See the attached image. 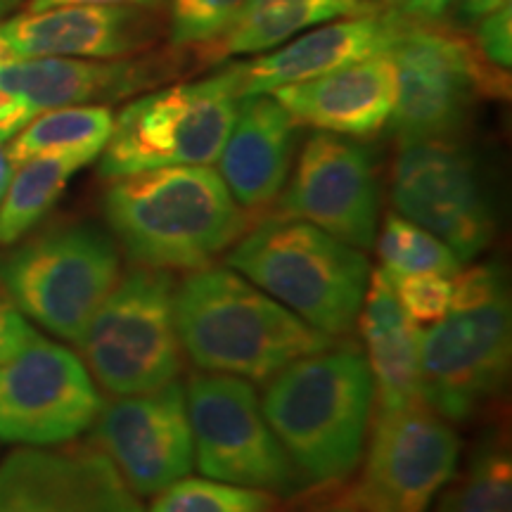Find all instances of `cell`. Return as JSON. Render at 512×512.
<instances>
[{
    "mask_svg": "<svg viewBox=\"0 0 512 512\" xmlns=\"http://www.w3.org/2000/svg\"><path fill=\"white\" fill-rule=\"evenodd\" d=\"M102 214L114 242L136 266L200 271L249 226L211 166H166L112 178Z\"/></svg>",
    "mask_w": 512,
    "mask_h": 512,
    "instance_id": "cell-1",
    "label": "cell"
},
{
    "mask_svg": "<svg viewBox=\"0 0 512 512\" xmlns=\"http://www.w3.org/2000/svg\"><path fill=\"white\" fill-rule=\"evenodd\" d=\"M261 413L306 486L332 489L361 463L375 408L366 356L332 344L266 380Z\"/></svg>",
    "mask_w": 512,
    "mask_h": 512,
    "instance_id": "cell-2",
    "label": "cell"
},
{
    "mask_svg": "<svg viewBox=\"0 0 512 512\" xmlns=\"http://www.w3.org/2000/svg\"><path fill=\"white\" fill-rule=\"evenodd\" d=\"M174 318L181 347L197 368L252 382L271 380L297 358L335 344L245 275L214 264L176 285Z\"/></svg>",
    "mask_w": 512,
    "mask_h": 512,
    "instance_id": "cell-3",
    "label": "cell"
},
{
    "mask_svg": "<svg viewBox=\"0 0 512 512\" xmlns=\"http://www.w3.org/2000/svg\"><path fill=\"white\" fill-rule=\"evenodd\" d=\"M512 358L508 278L486 261L453 278L446 316L420 330L422 401L451 425L477 418L503 394Z\"/></svg>",
    "mask_w": 512,
    "mask_h": 512,
    "instance_id": "cell-4",
    "label": "cell"
},
{
    "mask_svg": "<svg viewBox=\"0 0 512 512\" xmlns=\"http://www.w3.org/2000/svg\"><path fill=\"white\" fill-rule=\"evenodd\" d=\"M226 261L325 335L347 337L358 323L370 280L366 254L311 223L273 216L230 249Z\"/></svg>",
    "mask_w": 512,
    "mask_h": 512,
    "instance_id": "cell-5",
    "label": "cell"
},
{
    "mask_svg": "<svg viewBox=\"0 0 512 512\" xmlns=\"http://www.w3.org/2000/svg\"><path fill=\"white\" fill-rule=\"evenodd\" d=\"M121 278L117 242L93 223H64L0 254V287L19 313L79 342Z\"/></svg>",
    "mask_w": 512,
    "mask_h": 512,
    "instance_id": "cell-6",
    "label": "cell"
},
{
    "mask_svg": "<svg viewBox=\"0 0 512 512\" xmlns=\"http://www.w3.org/2000/svg\"><path fill=\"white\" fill-rule=\"evenodd\" d=\"M238 100L235 76L226 67L209 79L128 102L100 152V176L112 181L166 166H211L226 145Z\"/></svg>",
    "mask_w": 512,
    "mask_h": 512,
    "instance_id": "cell-7",
    "label": "cell"
},
{
    "mask_svg": "<svg viewBox=\"0 0 512 512\" xmlns=\"http://www.w3.org/2000/svg\"><path fill=\"white\" fill-rule=\"evenodd\" d=\"M176 283L169 271L136 266L121 275L76 344L105 392L133 396L174 382L181 339L174 318Z\"/></svg>",
    "mask_w": 512,
    "mask_h": 512,
    "instance_id": "cell-8",
    "label": "cell"
},
{
    "mask_svg": "<svg viewBox=\"0 0 512 512\" xmlns=\"http://www.w3.org/2000/svg\"><path fill=\"white\" fill-rule=\"evenodd\" d=\"M185 406L204 477L273 496L294 498L309 489L261 413L249 380L223 373H192Z\"/></svg>",
    "mask_w": 512,
    "mask_h": 512,
    "instance_id": "cell-9",
    "label": "cell"
},
{
    "mask_svg": "<svg viewBox=\"0 0 512 512\" xmlns=\"http://www.w3.org/2000/svg\"><path fill=\"white\" fill-rule=\"evenodd\" d=\"M361 475L344 508L430 512L460 463V437L425 401L377 411Z\"/></svg>",
    "mask_w": 512,
    "mask_h": 512,
    "instance_id": "cell-10",
    "label": "cell"
},
{
    "mask_svg": "<svg viewBox=\"0 0 512 512\" xmlns=\"http://www.w3.org/2000/svg\"><path fill=\"white\" fill-rule=\"evenodd\" d=\"M396 214L444 242L460 264L472 261L496 238V214L482 176L453 140H406L392 166Z\"/></svg>",
    "mask_w": 512,
    "mask_h": 512,
    "instance_id": "cell-11",
    "label": "cell"
},
{
    "mask_svg": "<svg viewBox=\"0 0 512 512\" xmlns=\"http://www.w3.org/2000/svg\"><path fill=\"white\" fill-rule=\"evenodd\" d=\"M396 100L387 126L399 143L453 140L484 91V69L463 38L403 22L387 48Z\"/></svg>",
    "mask_w": 512,
    "mask_h": 512,
    "instance_id": "cell-12",
    "label": "cell"
},
{
    "mask_svg": "<svg viewBox=\"0 0 512 512\" xmlns=\"http://www.w3.org/2000/svg\"><path fill=\"white\" fill-rule=\"evenodd\" d=\"M105 406L74 351L41 335L0 366V439L10 444H67Z\"/></svg>",
    "mask_w": 512,
    "mask_h": 512,
    "instance_id": "cell-13",
    "label": "cell"
},
{
    "mask_svg": "<svg viewBox=\"0 0 512 512\" xmlns=\"http://www.w3.org/2000/svg\"><path fill=\"white\" fill-rule=\"evenodd\" d=\"M278 197V219L306 221L361 252L375 245L380 185L373 155L354 140L320 131L311 136Z\"/></svg>",
    "mask_w": 512,
    "mask_h": 512,
    "instance_id": "cell-14",
    "label": "cell"
},
{
    "mask_svg": "<svg viewBox=\"0 0 512 512\" xmlns=\"http://www.w3.org/2000/svg\"><path fill=\"white\" fill-rule=\"evenodd\" d=\"M93 444L112 460L136 496H155L195 465V446L178 380L152 392L119 396L93 422Z\"/></svg>",
    "mask_w": 512,
    "mask_h": 512,
    "instance_id": "cell-15",
    "label": "cell"
},
{
    "mask_svg": "<svg viewBox=\"0 0 512 512\" xmlns=\"http://www.w3.org/2000/svg\"><path fill=\"white\" fill-rule=\"evenodd\" d=\"M0 512H145L95 444L12 451L0 463Z\"/></svg>",
    "mask_w": 512,
    "mask_h": 512,
    "instance_id": "cell-16",
    "label": "cell"
},
{
    "mask_svg": "<svg viewBox=\"0 0 512 512\" xmlns=\"http://www.w3.org/2000/svg\"><path fill=\"white\" fill-rule=\"evenodd\" d=\"M155 24L140 8L60 5L0 22L3 62L24 57L119 60L155 41Z\"/></svg>",
    "mask_w": 512,
    "mask_h": 512,
    "instance_id": "cell-17",
    "label": "cell"
},
{
    "mask_svg": "<svg viewBox=\"0 0 512 512\" xmlns=\"http://www.w3.org/2000/svg\"><path fill=\"white\" fill-rule=\"evenodd\" d=\"M403 27L401 15L363 12L356 17L332 19L318 24L302 36H294L283 46L230 64L238 95H264L290 83L309 81L330 74L339 67L382 53Z\"/></svg>",
    "mask_w": 512,
    "mask_h": 512,
    "instance_id": "cell-18",
    "label": "cell"
},
{
    "mask_svg": "<svg viewBox=\"0 0 512 512\" xmlns=\"http://www.w3.org/2000/svg\"><path fill=\"white\" fill-rule=\"evenodd\" d=\"M297 126L347 138H370L387 126L396 100L394 64L387 50L316 79L271 93Z\"/></svg>",
    "mask_w": 512,
    "mask_h": 512,
    "instance_id": "cell-19",
    "label": "cell"
},
{
    "mask_svg": "<svg viewBox=\"0 0 512 512\" xmlns=\"http://www.w3.org/2000/svg\"><path fill=\"white\" fill-rule=\"evenodd\" d=\"M297 124L271 93L238 100L223 145L219 176L242 209H264L278 200L292 169Z\"/></svg>",
    "mask_w": 512,
    "mask_h": 512,
    "instance_id": "cell-20",
    "label": "cell"
},
{
    "mask_svg": "<svg viewBox=\"0 0 512 512\" xmlns=\"http://www.w3.org/2000/svg\"><path fill=\"white\" fill-rule=\"evenodd\" d=\"M157 79L150 64L86 57H24L0 62V93L36 114L57 107L117 100Z\"/></svg>",
    "mask_w": 512,
    "mask_h": 512,
    "instance_id": "cell-21",
    "label": "cell"
},
{
    "mask_svg": "<svg viewBox=\"0 0 512 512\" xmlns=\"http://www.w3.org/2000/svg\"><path fill=\"white\" fill-rule=\"evenodd\" d=\"M361 335L368 349L377 411H394L422 401L420 330L396 302L382 268L370 271L361 313Z\"/></svg>",
    "mask_w": 512,
    "mask_h": 512,
    "instance_id": "cell-22",
    "label": "cell"
},
{
    "mask_svg": "<svg viewBox=\"0 0 512 512\" xmlns=\"http://www.w3.org/2000/svg\"><path fill=\"white\" fill-rule=\"evenodd\" d=\"M370 10L366 0H249L238 22L214 43V55H261L318 24Z\"/></svg>",
    "mask_w": 512,
    "mask_h": 512,
    "instance_id": "cell-23",
    "label": "cell"
},
{
    "mask_svg": "<svg viewBox=\"0 0 512 512\" xmlns=\"http://www.w3.org/2000/svg\"><path fill=\"white\" fill-rule=\"evenodd\" d=\"M93 157L79 152L31 157L12 169V178L0 200V247L15 245L60 200L76 171Z\"/></svg>",
    "mask_w": 512,
    "mask_h": 512,
    "instance_id": "cell-24",
    "label": "cell"
},
{
    "mask_svg": "<svg viewBox=\"0 0 512 512\" xmlns=\"http://www.w3.org/2000/svg\"><path fill=\"white\" fill-rule=\"evenodd\" d=\"M114 114L105 105L57 107L36 114L15 138H10L8 159L12 169L31 157L79 152L93 159L110 140Z\"/></svg>",
    "mask_w": 512,
    "mask_h": 512,
    "instance_id": "cell-25",
    "label": "cell"
},
{
    "mask_svg": "<svg viewBox=\"0 0 512 512\" xmlns=\"http://www.w3.org/2000/svg\"><path fill=\"white\" fill-rule=\"evenodd\" d=\"M437 498L434 512H512V458L505 432H486Z\"/></svg>",
    "mask_w": 512,
    "mask_h": 512,
    "instance_id": "cell-26",
    "label": "cell"
},
{
    "mask_svg": "<svg viewBox=\"0 0 512 512\" xmlns=\"http://www.w3.org/2000/svg\"><path fill=\"white\" fill-rule=\"evenodd\" d=\"M377 240V254L387 273H441L456 278L463 264L456 254L430 230L403 219L401 214L384 216Z\"/></svg>",
    "mask_w": 512,
    "mask_h": 512,
    "instance_id": "cell-27",
    "label": "cell"
},
{
    "mask_svg": "<svg viewBox=\"0 0 512 512\" xmlns=\"http://www.w3.org/2000/svg\"><path fill=\"white\" fill-rule=\"evenodd\" d=\"M278 496L209 479H178L159 491L150 512H271Z\"/></svg>",
    "mask_w": 512,
    "mask_h": 512,
    "instance_id": "cell-28",
    "label": "cell"
},
{
    "mask_svg": "<svg viewBox=\"0 0 512 512\" xmlns=\"http://www.w3.org/2000/svg\"><path fill=\"white\" fill-rule=\"evenodd\" d=\"M249 0H169L171 43L214 46L238 22Z\"/></svg>",
    "mask_w": 512,
    "mask_h": 512,
    "instance_id": "cell-29",
    "label": "cell"
},
{
    "mask_svg": "<svg viewBox=\"0 0 512 512\" xmlns=\"http://www.w3.org/2000/svg\"><path fill=\"white\" fill-rule=\"evenodd\" d=\"M394 297L418 330L432 328L446 316L453 299V278L441 273H387Z\"/></svg>",
    "mask_w": 512,
    "mask_h": 512,
    "instance_id": "cell-30",
    "label": "cell"
},
{
    "mask_svg": "<svg viewBox=\"0 0 512 512\" xmlns=\"http://www.w3.org/2000/svg\"><path fill=\"white\" fill-rule=\"evenodd\" d=\"M477 48L486 62L508 72L512 64V3L477 19Z\"/></svg>",
    "mask_w": 512,
    "mask_h": 512,
    "instance_id": "cell-31",
    "label": "cell"
},
{
    "mask_svg": "<svg viewBox=\"0 0 512 512\" xmlns=\"http://www.w3.org/2000/svg\"><path fill=\"white\" fill-rule=\"evenodd\" d=\"M34 335L22 313L0 294V366L15 358Z\"/></svg>",
    "mask_w": 512,
    "mask_h": 512,
    "instance_id": "cell-32",
    "label": "cell"
},
{
    "mask_svg": "<svg viewBox=\"0 0 512 512\" xmlns=\"http://www.w3.org/2000/svg\"><path fill=\"white\" fill-rule=\"evenodd\" d=\"M166 0H29L27 12H41L48 8H60V5H114V8H140L157 10Z\"/></svg>",
    "mask_w": 512,
    "mask_h": 512,
    "instance_id": "cell-33",
    "label": "cell"
},
{
    "mask_svg": "<svg viewBox=\"0 0 512 512\" xmlns=\"http://www.w3.org/2000/svg\"><path fill=\"white\" fill-rule=\"evenodd\" d=\"M396 3L401 5L403 15L415 17L418 22H437L456 0H396Z\"/></svg>",
    "mask_w": 512,
    "mask_h": 512,
    "instance_id": "cell-34",
    "label": "cell"
},
{
    "mask_svg": "<svg viewBox=\"0 0 512 512\" xmlns=\"http://www.w3.org/2000/svg\"><path fill=\"white\" fill-rule=\"evenodd\" d=\"M508 3L510 0H463V15L467 19H482Z\"/></svg>",
    "mask_w": 512,
    "mask_h": 512,
    "instance_id": "cell-35",
    "label": "cell"
},
{
    "mask_svg": "<svg viewBox=\"0 0 512 512\" xmlns=\"http://www.w3.org/2000/svg\"><path fill=\"white\" fill-rule=\"evenodd\" d=\"M12 178V164L8 159V152H5L3 140H0V200H3L5 190H8V183Z\"/></svg>",
    "mask_w": 512,
    "mask_h": 512,
    "instance_id": "cell-36",
    "label": "cell"
},
{
    "mask_svg": "<svg viewBox=\"0 0 512 512\" xmlns=\"http://www.w3.org/2000/svg\"><path fill=\"white\" fill-rule=\"evenodd\" d=\"M17 3H19V0H0V19L8 15V12L15 8Z\"/></svg>",
    "mask_w": 512,
    "mask_h": 512,
    "instance_id": "cell-37",
    "label": "cell"
},
{
    "mask_svg": "<svg viewBox=\"0 0 512 512\" xmlns=\"http://www.w3.org/2000/svg\"><path fill=\"white\" fill-rule=\"evenodd\" d=\"M285 512H316V510H285Z\"/></svg>",
    "mask_w": 512,
    "mask_h": 512,
    "instance_id": "cell-38",
    "label": "cell"
},
{
    "mask_svg": "<svg viewBox=\"0 0 512 512\" xmlns=\"http://www.w3.org/2000/svg\"><path fill=\"white\" fill-rule=\"evenodd\" d=\"M337 512H351V510H337Z\"/></svg>",
    "mask_w": 512,
    "mask_h": 512,
    "instance_id": "cell-39",
    "label": "cell"
}]
</instances>
